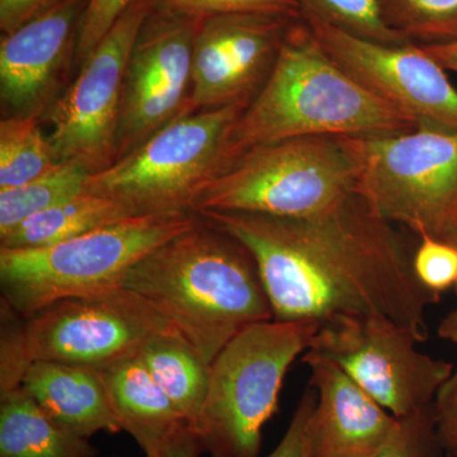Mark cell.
<instances>
[{
    "label": "cell",
    "mask_w": 457,
    "mask_h": 457,
    "mask_svg": "<svg viewBox=\"0 0 457 457\" xmlns=\"http://www.w3.org/2000/svg\"><path fill=\"white\" fill-rule=\"evenodd\" d=\"M236 237L253 255L273 320H315L345 314L380 315L429 337L427 311L441 295L418 279L394 224L357 192L311 218L262 213H196Z\"/></svg>",
    "instance_id": "cell-1"
},
{
    "label": "cell",
    "mask_w": 457,
    "mask_h": 457,
    "mask_svg": "<svg viewBox=\"0 0 457 457\" xmlns=\"http://www.w3.org/2000/svg\"><path fill=\"white\" fill-rule=\"evenodd\" d=\"M122 286L163 312L210 366L240 330L273 320L253 255L200 216L137 262Z\"/></svg>",
    "instance_id": "cell-2"
},
{
    "label": "cell",
    "mask_w": 457,
    "mask_h": 457,
    "mask_svg": "<svg viewBox=\"0 0 457 457\" xmlns=\"http://www.w3.org/2000/svg\"><path fill=\"white\" fill-rule=\"evenodd\" d=\"M420 126L342 71L300 17L286 33L269 80L237 119L228 152L233 163L245 150L273 141L384 137Z\"/></svg>",
    "instance_id": "cell-3"
},
{
    "label": "cell",
    "mask_w": 457,
    "mask_h": 457,
    "mask_svg": "<svg viewBox=\"0 0 457 457\" xmlns=\"http://www.w3.org/2000/svg\"><path fill=\"white\" fill-rule=\"evenodd\" d=\"M197 220L196 213L137 215L57 245L0 246L2 299L29 318L60 300L119 287L137 262Z\"/></svg>",
    "instance_id": "cell-4"
},
{
    "label": "cell",
    "mask_w": 457,
    "mask_h": 457,
    "mask_svg": "<svg viewBox=\"0 0 457 457\" xmlns=\"http://www.w3.org/2000/svg\"><path fill=\"white\" fill-rule=\"evenodd\" d=\"M320 323L267 320L240 330L210 368L197 438L212 457H258L288 369L311 348Z\"/></svg>",
    "instance_id": "cell-5"
},
{
    "label": "cell",
    "mask_w": 457,
    "mask_h": 457,
    "mask_svg": "<svg viewBox=\"0 0 457 457\" xmlns=\"http://www.w3.org/2000/svg\"><path fill=\"white\" fill-rule=\"evenodd\" d=\"M249 104L174 120L104 170L86 191L119 201L134 215L194 213L198 198L231 164V131Z\"/></svg>",
    "instance_id": "cell-6"
},
{
    "label": "cell",
    "mask_w": 457,
    "mask_h": 457,
    "mask_svg": "<svg viewBox=\"0 0 457 457\" xmlns=\"http://www.w3.org/2000/svg\"><path fill=\"white\" fill-rule=\"evenodd\" d=\"M356 183V163L343 137L273 141L237 156L201 195L194 213L311 218L350 197Z\"/></svg>",
    "instance_id": "cell-7"
},
{
    "label": "cell",
    "mask_w": 457,
    "mask_h": 457,
    "mask_svg": "<svg viewBox=\"0 0 457 457\" xmlns=\"http://www.w3.org/2000/svg\"><path fill=\"white\" fill-rule=\"evenodd\" d=\"M343 139L356 163V192L378 216L456 245L457 130L420 126Z\"/></svg>",
    "instance_id": "cell-8"
},
{
    "label": "cell",
    "mask_w": 457,
    "mask_h": 457,
    "mask_svg": "<svg viewBox=\"0 0 457 457\" xmlns=\"http://www.w3.org/2000/svg\"><path fill=\"white\" fill-rule=\"evenodd\" d=\"M407 328L380 315L345 314L320 323L306 352L332 361L394 417L433 404L455 366L417 348Z\"/></svg>",
    "instance_id": "cell-9"
},
{
    "label": "cell",
    "mask_w": 457,
    "mask_h": 457,
    "mask_svg": "<svg viewBox=\"0 0 457 457\" xmlns=\"http://www.w3.org/2000/svg\"><path fill=\"white\" fill-rule=\"evenodd\" d=\"M177 329L123 286L51 303L23 321L26 359L104 370L139 354L156 336Z\"/></svg>",
    "instance_id": "cell-10"
},
{
    "label": "cell",
    "mask_w": 457,
    "mask_h": 457,
    "mask_svg": "<svg viewBox=\"0 0 457 457\" xmlns=\"http://www.w3.org/2000/svg\"><path fill=\"white\" fill-rule=\"evenodd\" d=\"M155 0H137L114 23L86 62L75 82L41 119L59 163H77L97 173L117 158L123 82L132 47Z\"/></svg>",
    "instance_id": "cell-11"
},
{
    "label": "cell",
    "mask_w": 457,
    "mask_h": 457,
    "mask_svg": "<svg viewBox=\"0 0 457 457\" xmlns=\"http://www.w3.org/2000/svg\"><path fill=\"white\" fill-rule=\"evenodd\" d=\"M197 20L156 7L141 26L123 82L117 159L165 125L192 113V56Z\"/></svg>",
    "instance_id": "cell-12"
},
{
    "label": "cell",
    "mask_w": 457,
    "mask_h": 457,
    "mask_svg": "<svg viewBox=\"0 0 457 457\" xmlns=\"http://www.w3.org/2000/svg\"><path fill=\"white\" fill-rule=\"evenodd\" d=\"M302 18L339 68L376 97L420 126L457 130V90L422 46L363 40L308 14Z\"/></svg>",
    "instance_id": "cell-13"
},
{
    "label": "cell",
    "mask_w": 457,
    "mask_h": 457,
    "mask_svg": "<svg viewBox=\"0 0 457 457\" xmlns=\"http://www.w3.org/2000/svg\"><path fill=\"white\" fill-rule=\"evenodd\" d=\"M270 14H219L197 20L191 112L249 104L269 80L294 21Z\"/></svg>",
    "instance_id": "cell-14"
},
{
    "label": "cell",
    "mask_w": 457,
    "mask_h": 457,
    "mask_svg": "<svg viewBox=\"0 0 457 457\" xmlns=\"http://www.w3.org/2000/svg\"><path fill=\"white\" fill-rule=\"evenodd\" d=\"M87 0H65L0 42V99L5 117L40 120L55 104L69 65L75 62L78 31Z\"/></svg>",
    "instance_id": "cell-15"
},
{
    "label": "cell",
    "mask_w": 457,
    "mask_h": 457,
    "mask_svg": "<svg viewBox=\"0 0 457 457\" xmlns=\"http://www.w3.org/2000/svg\"><path fill=\"white\" fill-rule=\"evenodd\" d=\"M317 403L308 428L311 457H372L392 438L399 418L381 407L332 361L303 354Z\"/></svg>",
    "instance_id": "cell-16"
},
{
    "label": "cell",
    "mask_w": 457,
    "mask_h": 457,
    "mask_svg": "<svg viewBox=\"0 0 457 457\" xmlns=\"http://www.w3.org/2000/svg\"><path fill=\"white\" fill-rule=\"evenodd\" d=\"M22 387L56 422L84 438L122 431L102 370L32 361L22 376Z\"/></svg>",
    "instance_id": "cell-17"
},
{
    "label": "cell",
    "mask_w": 457,
    "mask_h": 457,
    "mask_svg": "<svg viewBox=\"0 0 457 457\" xmlns=\"http://www.w3.org/2000/svg\"><path fill=\"white\" fill-rule=\"evenodd\" d=\"M122 431L153 455L188 428L173 403L150 374L140 353L102 370Z\"/></svg>",
    "instance_id": "cell-18"
},
{
    "label": "cell",
    "mask_w": 457,
    "mask_h": 457,
    "mask_svg": "<svg viewBox=\"0 0 457 457\" xmlns=\"http://www.w3.org/2000/svg\"><path fill=\"white\" fill-rule=\"evenodd\" d=\"M0 457H98V450L56 422L21 385L0 393Z\"/></svg>",
    "instance_id": "cell-19"
},
{
    "label": "cell",
    "mask_w": 457,
    "mask_h": 457,
    "mask_svg": "<svg viewBox=\"0 0 457 457\" xmlns=\"http://www.w3.org/2000/svg\"><path fill=\"white\" fill-rule=\"evenodd\" d=\"M140 356L189 431L197 436L209 393L212 366L179 329L156 336L141 350Z\"/></svg>",
    "instance_id": "cell-20"
},
{
    "label": "cell",
    "mask_w": 457,
    "mask_h": 457,
    "mask_svg": "<svg viewBox=\"0 0 457 457\" xmlns=\"http://www.w3.org/2000/svg\"><path fill=\"white\" fill-rule=\"evenodd\" d=\"M131 216L137 215L119 201L84 191L27 219L0 237V246L40 248L57 245Z\"/></svg>",
    "instance_id": "cell-21"
},
{
    "label": "cell",
    "mask_w": 457,
    "mask_h": 457,
    "mask_svg": "<svg viewBox=\"0 0 457 457\" xmlns=\"http://www.w3.org/2000/svg\"><path fill=\"white\" fill-rule=\"evenodd\" d=\"M90 173L77 163H59L44 176L0 191V237L27 219L86 191Z\"/></svg>",
    "instance_id": "cell-22"
},
{
    "label": "cell",
    "mask_w": 457,
    "mask_h": 457,
    "mask_svg": "<svg viewBox=\"0 0 457 457\" xmlns=\"http://www.w3.org/2000/svg\"><path fill=\"white\" fill-rule=\"evenodd\" d=\"M59 164L40 120L5 117L0 122V191L44 176Z\"/></svg>",
    "instance_id": "cell-23"
},
{
    "label": "cell",
    "mask_w": 457,
    "mask_h": 457,
    "mask_svg": "<svg viewBox=\"0 0 457 457\" xmlns=\"http://www.w3.org/2000/svg\"><path fill=\"white\" fill-rule=\"evenodd\" d=\"M385 22L420 46L457 41V0H380Z\"/></svg>",
    "instance_id": "cell-24"
},
{
    "label": "cell",
    "mask_w": 457,
    "mask_h": 457,
    "mask_svg": "<svg viewBox=\"0 0 457 457\" xmlns=\"http://www.w3.org/2000/svg\"><path fill=\"white\" fill-rule=\"evenodd\" d=\"M302 14L318 18L348 35L384 45L413 42L385 22L380 0H296Z\"/></svg>",
    "instance_id": "cell-25"
},
{
    "label": "cell",
    "mask_w": 457,
    "mask_h": 457,
    "mask_svg": "<svg viewBox=\"0 0 457 457\" xmlns=\"http://www.w3.org/2000/svg\"><path fill=\"white\" fill-rule=\"evenodd\" d=\"M372 457H447L438 437L433 404L399 418L392 438Z\"/></svg>",
    "instance_id": "cell-26"
},
{
    "label": "cell",
    "mask_w": 457,
    "mask_h": 457,
    "mask_svg": "<svg viewBox=\"0 0 457 457\" xmlns=\"http://www.w3.org/2000/svg\"><path fill=\"white\" fill-rule=\"evenodd\" d=\"M155 5L194 20L231 13L302 17L296 0H155Z\"/></svg>",
    "instance_id": "cell-27"
},
{
    "label": "cell",
    "mask_w": 457,
    "mask_h": 457,
    "mask_svg": "<svg viewBox=\"0 0 457 457\" xmlns=\"http://www.w3.org/2000/svg\"><path fill=\"white\" fill-rule=\"evenodd\" d=\"M413 267L420 284L441 295L457 282V245L431 237H420Z\"/></svg>",
    "instance_id": "cell-28"
},
{
    "label": "cell",
    "mask_w": 457,
    "mask_h": 457,
    "mask_svg": "<svg viewBox=\"0 0 457 457\" xmlns=\"http://www.w3.org/2000/svg\"><path fill=\"white\" fill-rule=\"evenodd\" d=\"M137 0H87L78 31L75 64L82 65L119 18Z\"/></svg>",
    "instance_id": "cell-29"
},
{
    "label": "cell",
    "mask_w": 457,
    "mask_h": 457,
    "mask_svg": "<svg viewBox=\"0 0 457 457\" xmlns=\"http://www.w3.org/2000/svg\"><path fill=\"white\" fill-rule=\"evenodd\" d=\"M315 403H317V393L312 387L303 394L284 437L281 438L276 449L266 457H311L308 428Z\"/></svg>",
    "instance_id": "cell-30"
},
{
    "label": "cell",
    "mask_w": 457,
    "mask_h": 457,
    "mask_svg": "<svg viewBox=\"0 0 457 457\" xmlns=\"http://www.w3.org/2000/svg\"><path fill=\"white\" fill-rule=\"evenodd\" d=\"M438 437L447 457H457V366L433 402Z\"/></svg>",
    "instance_id": "cell-31"
},
{
    "label": "cell",
    "mask_w": 457,
    "mask_h": 457,
    "mask_svg": "<svg viewBox=\"0 0 457 457\" xmlns=\"http://www.w3.org/2000/svg\"><path fill=\"white\" fill-rule=\"evenodd\" d=\"M62 2L65 0H0V29L3 35L13 32Z\"/></svg>",
    "instance_id": "cell-32"
},
{
    "label": "cell",
    "mask_w": 457,
    "mask_h": 457,
    "mask_svg": "<svg viewBox=\"0 0 457 457\" xmlns=\"http://www.w3.org/2000/svg\"><path fill=\"white\" fill-rule=\"evenodd\" d=\"M203 453H204V449L197 436L186 428L170 444L165 445L163 449L146 457H200Z\"/></svg>",
    "instance_id": "cell-33"
},
{
    "label": "cell",
    "mask_w": 457,
    "mask_h": 457,
    "mask_svg": "<svg viewBox=\"0 0 457 457\" xmlns=\"http://www.w3.org/2000/svg\"><path fill=\"white\" fill-rule=\"evenodd\" d=\"M422 47L445 71H455L457 73V41L450 42V44L431 45V46Z\"/></svg>",
    "instance_id": "cell-34"
},
{
    "label": "cell",
    "mask_w": 457,
    "mask_h": 457,
    "mask_svg": "<svg viewBox=\"0 0 457 457\" xmlns=\"http://www.w3.org/2000/svg\"><path fill=\"white\" fill-rule=\"evenodd\" d=\"M453 288H455L456 294V305L446 317L442 319L440 327H438V336L445 341L457 345V282Z\"/></svg>",
    "instance_id": "cell-35"
}]
</instances>
